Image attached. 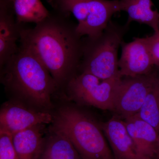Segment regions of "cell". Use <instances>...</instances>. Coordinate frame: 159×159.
Here are the masks:
<instances>
[{
    "mask_svg": "<svg viewBox=\"0 0 159 159\" xmlns=\"http://www.w3.org/2000/svg\"><path fill=\"white\" fill-rule=\"evenodd\" d=\"M70 16L53 10L34 28L27 29L19 24L21 45L42 62L59 89L78 74L82 59L83 39Z\"/></svg>",
    "mask_w": 159,
    "mask_h": 159,
    "instance_id": "cell-1",
    "label": "cell"
},
{
    "mask_svg": "<svg viewBox=\"0 0 159 159\" xmlns=\"http://www.w3.org/2000/svg\"><path fill=\"white\" fill-rule=\"evenodd\" d=\"M1 82L18 99L40 110L51 112L52 99L58 85L42 62L30 50L21 45L1 68Z\"/></svg>",
    "mask_w": 159,
    "mask_h": 159,
    "instance_id": "cell-2",
    "label": "cell"
},
{
    "mask_svg": "<svg viewBox=\"0 0 159 159\" xmlns=\"http://www.w3.org/2000/svg\"><path fill=\"white\" fill-rule=\"evenodd\" d=\"M50 128L67 137L83 159H115L100 125L73 105L60 107Z\"/></svg>",
    "mask_w": 159,
    "mask_h": 159,
    "instance_id": "cell-3",
    "label": "cell"
},
{
    "mask_svg": "<svg viewBox=\"0 0 159 159\" xmlns=\"http://www.w3.org/2000/svg\"><path fill=\"white\" fill-rule=\"evenodd\" d=\"M129 26L111 21L99 35L83 39L80 73H89L103 80L122 77L118 65V50Z\"/></svg>",
    "mask_w": 159,
    "mask_h": 159,
    "instance_id": "cell-4",
    "label": "cell"
},
{
    "mask_svg": "<svg viewBox=\"0 0 159 159\" xmlns=\"http://www.w3.org/2000/svg\"><path fill=\"white\" fill-rule=\"evenodd\" d=\"M53 10L77 19L76 31L81 37H96L102 33L112 16L120 11L119 0H47Z\"/></svg>",
    "mask_w": 159,
    "mask_h": 159,
    "instance_id": "cell-5",
    "label": "cell"
},
{
    "mask_svg": "<svg viewBox=\"0 0 159 159\" xmlns=\"http://www.w3.org/2000/svg\"><path fill=\"white\" fill-rule=\"evenodd\" d=\"M122 78L119 76L103 80L81 72L72 77L64 88L70 101L79 105L113 111L115 96Z\"/></svg>",
    "mask_w": 159,
    "mask_h": 159,
    "instance_id": "cell-6",
    "label": "cell"
},
{
    "mask_svg": "<svg viewBox=\"0 0 159 159\" xmlns=\"http://www.w3.org/2000/svg\"><path fill=\"white\" fill-rule=\"evenodd\" d=\"M158 75L154 68L145 75L122 77L114 99L113 111L118 116L125 119L139 112Z\"/></svg>",
    "mask_w": 159,
    "mask_h": 159,
    "instance_id": "cell-7",
    "label": "cell"
},
{
    "mask_svg": "<svg viewBox=\"0 0 159 159\" xmlns=\"http://www.w3.org/2000/svg\"><path fill=\"white\" fill-rule=\"evenodd\" d=\"M54 114L40 110L18 99L4 102L0 110V131L11 135L41 124H51Z\"/></svg>",
    "mask_w": 159,
    "mask_h": 159,
    "instance_id": "cell-8",
    "label": "cell"
},
{
    "mask_svg": "<svg viewBox=\"0 0 159 159\" xmlns=\"http://www.w3.org/2000/svg\"><path fill=\"white\" fill-rule=\"evenodd\" d=\"M121 46L118 65L122 77L145 75L154 68L146 38H135L129 43L123 41Z\"/></svg>",
    "mask_w": 159,
    "mask_h": 159,
    "instance_id": "cell-9",
    "label": "cell"
},
{
    "mask_svg": "<svg viewBox=\"0 0 159 159\" xmlns=\"http://www.w3.org/2000/svg\"><path fill=\"white\" fill-rule=\"evenodd\" d=\"M100 125L115 159H151L139 151L120 117L114 116Z\"/></svg>",
    "mask_w": 159,
    "mask_h": 159,
    "instance_id": "cell-10",
    "label": "cell"
},
{
    "mask_svg": "<svg viewBox=\"0 0 159 159\" xmlns=\"http://www.w3.org/2000/svg\"><path fill=\"white\" fill-rule=\"evenodd\" d=\"M20 25L16 20L11 0H0V66L18 51Z\"/></svg>",
    "mask_w": 159,
    "mask_h": 159,
    "instance_id": "cell-11",
    "label": "cell"
},
{
    "mask_svg": "<svg viewBox=\"0 0 159 159\" xmlns=\"http://www.w3.org/2000/svg\"><path fill=\"white\" fill-rule=\"evenodd\" d=\"M124 121L129 134L139 151L152 159L157 155L159 137L155 129L137 114Z\"/></svg>",
    "mask_w": 159,
    "mask_h": 159,
    "instance_id": "cell-12",
    "label": "cell"
},
{
    "mask_svg": "<svg viewBox=\"0 0 159 159\" xmlns=\"http://www.w3.org/2000/svg\"><path fill=\"white\" fill-rule=\"evenodd\" d=\"M37 159H83L67 137L49 127Z\"/></svg>",
    "mask_w": 159,
    "mask_h": 159,
    "instance_id": "cell-13",
    "label": "cell"
},
{
    "mask_svg": "<svg viewBox=\"0 0 159 159\" xmlns=\"http://www.w3.org/2000/svg\"><path fill=\"white\" fill-rule=\"evenodd\" d=\"M47 130L41 124L12 135V142L19 159H37Z\"/></svg>",
    "mask_w": 159,
    "mask_h": 159,
    "instance_id": "cell-14",
    "label": "cell"
},
{
    "mask_svg": "<svg viewBox=\"0 0 159 159\" xmlns=\"http://www.w3.org/2000/svg\"><path fill=\"white\" fill-rule=\"evenodd\" d=\"M119 4L120 11L128 14L126 25L134 21L145 24L159 34V12L152 9L151 0H119Z\"/></svg>",
    "mask_w": 159,
    "mask_h": 159,
    "instance_id": "cell-15",
    "label": "cell"
},
{
    "mask_svg": "<svg viewBox=\"0 0 159 159\" xmlns=\"http://www.w3.org/2000/svg\"><path fill=\"white\" fill-rule=\"evenodd\" d=\"M11 4L18 24H37L50 14L41 0H11Z\"/></svg>",
    "mask_w": 159,
    "mask_h": 159,
    "instance_id": "cell-16",
    "label": "cell"
},
{
    "mask_svg": "<svg viewBox=\"0 0 159 159\" xmlns=\"http://www.w3.org/2000/svg\"><path fill=\"white\" fill-rule=\"evenodd\" d=\"M137 115L159 134V74Z\"/></svg>",
    "mask_w": 159,
    "mask_h": 159,
    "instance_id": "cell-17",
    "label": "cell"
},
{
    "mask_svg": "<svg viewBox=\"0 0 159 159\" xmlns=\"http://www.w3.org/2000/svg\"><path fill=\"white\" fill-rule=\"evenodd\" d=\"M0 159H19L12 142V135L0 131Z\"/></svg>",
    "mask_w": 159,
    "mask_h": 159,
    "instance_id": "cell-18",
    "label": "cell"
},
{
    "mask_svg": "<svg viewBox=\"0 0 159 159\" xmlns=\"http://www.w3.org/2000/svg\"><path fill=\"white\" fill-rule=\"evenodd\" d=\"M145 38L154 66L159 68V34L154 33Z\"/></svg>",
    "mask_w": 159,
    "mask_h": 159,
    "instance_id": "cell-19",
    "label": "cell"
},
{
    "mask_svg": "<svg viewBox=\"0 0 159 159\" xmlns=\"http://www.w3.org/2000/svg\"><path fill=\"white\" fill-rule=\"evenodd\" d=\"M157 155L159 159V148L157 150Z\"/></svg>",
    "mask_w": 159,
    "mask_h": 159,
    "instance_id": "cell-20",
    "label": "cell"
},
{
    "mask_svg": "<svg viewBox=\"0 0 159 159\" xmlns=\"http://www.w3.org/2000/svg\"><path fill=\"white\" fill-rule=\"evenodd\" d=\"M159 140H158V148H157V150H158V149H159Z\"/></svg>",
    "mask_w": 159,
    "mask_h": 159,
    "instance_id": "cell-21",
    "label": "cell"
},
{
    "mask_svg": "<svg viewBox=\"0 0 159 159\" xmlns=\"http://www.w3.org/2000/svg\"></svg>",
    "mask_w": 159,
    "mask_h": 159,
    "instance_id": "cell-22",
    "label": "cell"
}]
</instances>
